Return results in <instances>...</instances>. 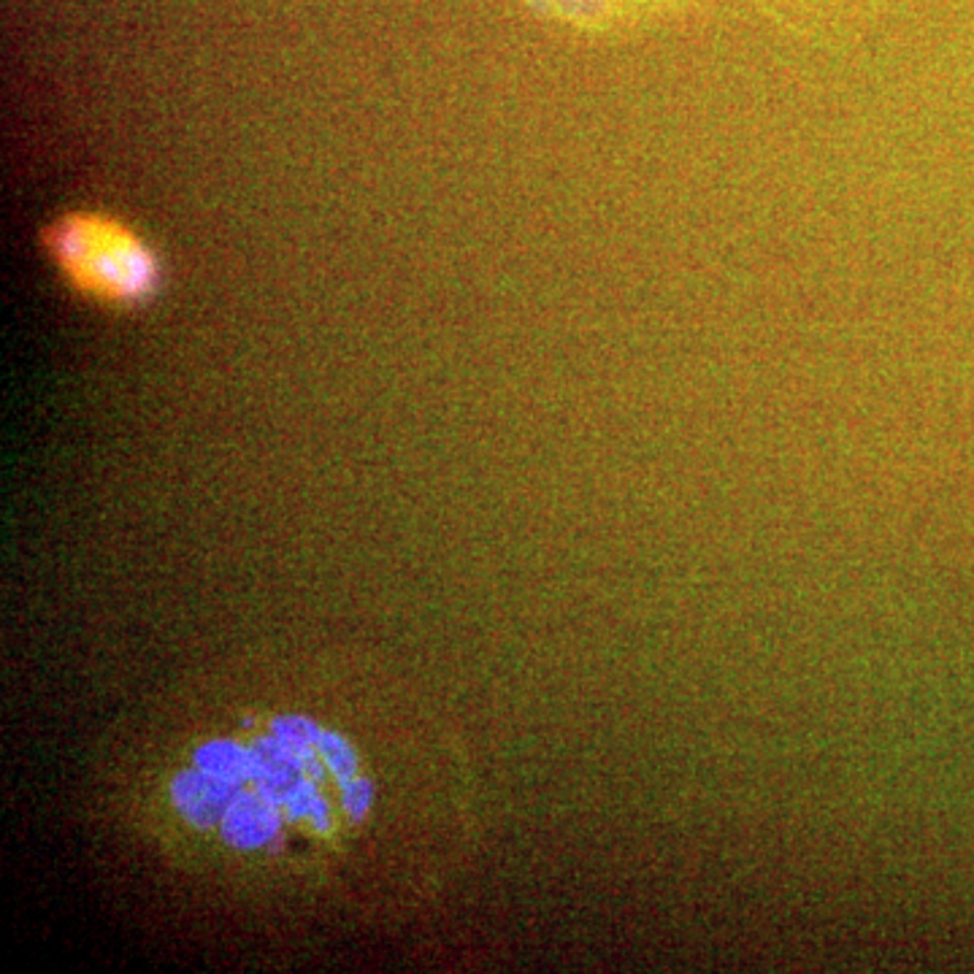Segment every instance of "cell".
<instances>
[{"label": "cell", "mask_w": 974, "mask_h": 974, "mask_svg": "<svg viewBox=\"0 0 974 974\" xmlns=\"http://www.w3.org/2000/svg\"><path fill=\"white\" fill-rule=\"evenodd\" d=\"M42 247L57 277L90 304L133 309L163 284V263L150 238L122 216L73 209L42 231Z\"/></svg>", "instance_id": "6da1fadb"}, {"label": "cell", "mask_w": 974, "mask_h": 974, "mask_svg": "<svg viewBox=\"0 0 974 974\" xmlns=\"http://www.w3.org/2000/svg\"><path fill=\"white\" fill-rule=\"evenodd\" d=\"M242 794L238 785L222 783V779L209 777L201 768H185L171 783V799L174 807L181 812V818L190 820L196 829H214L222 823L227 807Z\"/></svg>", "instance_id": "7a4b0ae2"}, {"label": "cell", "mask_w": 974, "mask_h": 974, "mask_svg": "<svg viewBox=\"0 0 974 974\" xmlns=\"http://www.w3.org/2000/svg\"><path fill=\"white\" fill-rule=\"evenodd\" d=\"M282 820V807L266 799L260 790L242 788V794L227 807L220 831L222 840L236 850H260V847L271 845V840H277Z\"/></svg>", "instance_id": "3957f363"}, {"label": "cell", "mask_w": 974, "mask_h": 974, "mask_svg": "<svg viewBox=\"0 0 974 974\" xmlns=\"http://www.w3.org/2000/svg\"><path fill=\"white\" fill-rule=\"evenodd\" d=\"M249 761H253V785L255 790L282 807L284 799L293 794L295 785L306 777L298 758L277 737H260L249 744Z\"/></svg>", "instance_id": "277c9868"}, {"label": "cell", "mask_w": 974, "mask_h": 974, "mask_svg": "<svg viewBox=\"0 0 974 974\" xmlns=\"http://www.w3.org/2000/svg\"><path fill=\"white\" fill-rule=\"evenodd\" d=\"M192 766L207 772L209 777L222 779V783H231L244 788L247 783H253V761H249V748H242L236 742H227V739H214V742L201 744L192 758Z\"/></svg>", "instance_id": "5b68a950"}, {"label": "cell", "mask_w": 974, "mask_h": 974, "mask_svg": "<svg viewBox=\"0 0 974 974\" xmlns=\"http://www.w3.org/2000/svg\"><path fill=\"white\" fill-rule=\"evenodd\" d=\"M317 750H320L325 766L333 772V777L339 779L341 785L350 783L352 777H357V755L355 750H352V744L347 742L341 734L322 731L320 739H317Z\"/></svg>", "instance_id": "8992f818"}, {"label": "cell", "mask_w": 974, "mask_h": 974, "mask_svg": "<svg viewBox=\"0 0 974 974\" xmlns=\"http://www.w3.org/2000/svg\"><path fill=\"white\" fill-rule=\"evenodd\" d=\"M271 734L284 742L287 748H317V739H320L322 728L315 720L301 715H282L271 723Z\"/></svg>", "instance_id": "52a82bcc"}, {"label": "cell", "mask_w": 974, "mask_h": 974, "mask_svg": "<svg viewBox=\"0 0 974 974\" xmlns=\"http://www.w3.org/2000/svg\"><path fill=\"white\" fill-rule=\"evenodd\" d=\"M320 788H317V779L304 777L298 785L293 788V794L284 799L282 812L287 820H309L312 810H315L317 799H320Z\"/></svg>", "instance_id": "ba28073f"}, {"label": "cell", "mask_w": 974, "mask_h": 974, "mask_svg": "<svg viewBox=\"0 0 974 974\" xmlns=\"http://www.w3.org/2000/svg\"><path fill=\"white\" fill-rule=\"evenodd\" d=\"M341 801H344V810L352 820H363L366 812L372 810L374 801V785L363 777H352L350 783L341 785Z\"/></svg>", "instance_id": "9c48e42d"}, {"label": "cell", "mask_w": 974, "mask_h": 974, "mask_svg": "<svg viewBox=\"0 0 974 974\" xmlns=\"http://www.w3.org/2000/svg\"><path fill=\"white\" fill-rule=\"evenodd\" d=\"M309 823L315 825L317 831H330V825H333V814H330V805L325 796L317 799L315 810H312V814H309Z\"/></svg>", "instance_id": "30bf717a"}]
</instances>
